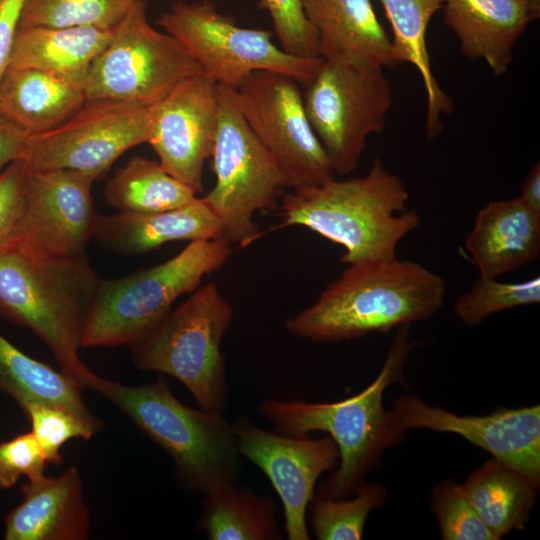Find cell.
<instances>
[{"mask_svg":"<svg viewBox=\"0 0 540 540\" xmlns=\"http://www.w3.org/2000/svg\"><path fill=\"white\" fill-rule=\"evenodd\" d=\"M100 279L86 253L52 255L19 243L0 251V315L30 329L60 370L89 389L99 375L79 350Z\"/></svg>","mask_w":540,"mask_h":540,"instance_id":"6da1fadb","label":"cell"},{"mask_svg":"<svg viewBox=\"0 0 540 540\" xmlns=\"http://www.w3.org/2000/svg\"><path fill=\"white\" fill-rule=\"evenodd\" d=\"M445 283L420 263L397 255L348 264L308 308L289 318L295 336L341 341L387 333L436 314Z\"/></svg>","mask_w":540,"mask_h":540,"instance_id":"7a4b0ae2","label":"cell"},{"mask_svg":"<svg viewBox=\"0 0 540 540\" xmlns=\"http://www.w3.org/2000/svg\"><path fill=\"white\" fill-rule=\"evenodd\" d=\"M408 199L402 179L377 158L364 176L332 178L287 192L277 228H309L345 248L343 263L390 257L420 225V216L407 210Z\"/></svg>","mask_w":540,"mask_h":540,"instance_id":"3957f363","label":"cell"},{"mask_svg":"<svg viewBox=\"0 0 540 540\" xmlns=\"http://www.w3.org/2000/svg\"><path fill=\"white\" fill-rule=\"evenodd\" d=\"M411 325L397 328L382 369L374 381L358 394L331 403L265 400L259 413L271 421L278 433L306 435L329 433L339 451L340 465L323 484L321 496L343 499L363 484L362 479L381 452L401 439L391 411H385L383 394L402 377L403 366L415 341L409 339Z\"/></svg>","mask_w":540,"mask_h":540,"instance_id":"277c9868","label":"cell"},{"mask_svg":"<svg viewBox=\"0 0 540 540\" xmlns=\"http://www.w3.org/2000/svg\"><path fill=\"white\" fill-rule=\"evenodd\" d=\"M91 389L169 454L189 490L207 494L235 484L240 453L233 425L222 412L182 404L164 380L129 386L98 376Z\"/></svg>","mask_w":540,"mask_h":540,"instance_id":"5b68a950","label":"cell"},{"mask_svg":"<svg viewBox=\"0 0 540 540\" xmlns=\"http://www.w3.org/2000/svg\"><path fill=\"white\" fill-rule=\"evenodd\" d=\"M223 237L190 242L156 266L116 279H100L82 348L130 345L156 326L183 294L201 285L230 257Z\"/></svg>","mask_w":540,"mask_h":540,"instance_id":"8992f818","label":"cell"},{"mask_svg":"<svg viewBox=\"0 0 540 540\" xmlns=\"http://www.w3.org/2000/svg\"><path fill=\"white\" fill-rule=\"evenodd\" d=\"M233 308L213 283L200 285L148 333L129 345L134 365L176 378L200 408L223 412L227 401L222 337Z\"/></svg>","mask_w":540,"mask_h":540,"instance_id":"52a82bcc","label":"cell"},{"mask_svg":"<svg viewBox=\"0 0 540 540\" xmlns=\"http://www.w3.org/2000/svg\"><path fill=\"white\" fill-rule=\"evenodd\" d=\"M218 125L212 151L214 187L202 197L218 218L222 237L245 247L262 233L253 216L272 210L286 187L273 158L255 136L235 97V88L218 84Z\"/></svg>","mask_w":540,"mask_h":540,"instance_id":"ba28073f","label":"cell"},{"mask_svg":"<svg viewBox=\"0 0 540 540\" xmlns=\"http://www.w3.org/2000/svg\"><path fill=\"white\" fill-rule=\"evenodd\" d=\"M145 0H134L111 41L90 67L82 88L87 101L150 107L185 79L202 73L173 36L150 25Z\"/></svg>","mask_w":540,"mask_h":540,"instance_id":"9c48e42d","label":"cell"},{"mask_svg":"<svg viewBox=\"0 0 540 540\" xmlns=\"http://www.w3.org/2000/svg\"><path fill=\"white\" fill-rule=\"evenodd\" d=\"M380 64L323 60L305 86L304 105L334 174L354 171L367 138L385 129L392 87Z\"/></svg>","mask_w":540,"mask_h":540,"instance_id":"30bf717a","label":"cell"},{"mask_svg":"<svg viewBox=\"0 0 540 540\" xmlns=\"http://www.w3.org/2000/svg\"><path fill=\"white\" fill-rule=\"evenodd\" d=\"M157 23L217 84L236 87L248 74L264 70L289 75L306 86L323 61L287 54L272 41V32L238 26L211 0L175 1Z\"/></svg>","mask_w":540,"mask_h":540,"instance_id":"8fae6325","label":"cell"},{"mask_svg":"<svg viewBox=\"0 0 540 540\" xmlns=\"http://www.w3.org/2000/svg\"><path fill=\"white\" fill-rule=\"evenodd\" d=\"M300 85L289 75L262 70L234 87L246 122L292 189L318 185L334 175L308 119Z\"/></svg>","mask_w":540,"mask_h":540,"instance_id":"7c38bea8","label":"cell"},{"mask_svg":"<svg viewBox=\"0 0 540 540\" xmlns=\"http://www.w3.org/2000/svg\"><path fill=\"white\" fill-rule=\"evenodd\" d=\"M148 109L87 101L59 126L29 135L21 158L33 171L68 169L101 179L123 153L147 143Z\"/></svg>","mask_w":540,"mask_h":540,"instance_id":"4fadbf2b","label":"cell"},{"mask_svg":"<svg viewBox=\"0 0 540 540\" xmlns=\"http://www.w3.org/2000/svg\"><path fill=\"white\" fill-rule=\"evenodd\" d=\"M218 84L199 73L148 109L147 143L161 166L195 194L211 158L218 125Z\"/></svg>","mask_w":540,"mask_h":540,"instance_id":"5bb4252c","label":"cell"},{"mask_svg":"<svg viewBox=\"0 0 540 540\" xmlns=\"http://www.w3.org/2000/svg\"><path fill=\"white\" fill-rule=\"evenodd\" d=\"M233 428L240 455L264 472L281 498L288 539H310L306 510L321 474L337 465L334 440L269 432L243 418Z\"/></svg>","mask_w":540,"mask_h":540,"instance_id":"9a60e30c","label":"cell"},{"mask_svg":"<svg viewBox=\"0 0 540 540\" xmlns=\"http://www.w3.org/2000/svg\"><path fill=\"white\" fill-rule=\"evenodd\" d=\"M404 432L426 428L455 433L515 468L540 486V406L501 408L484 416H461L401 395L391 411Z\"/></svg>","mask_w":540,"mask_h":540,"instance_id":"2e32d148","label":"cell"},{"mask_svg":"<svg viewBox=\"0 0 540 540\" xmlns=\"http://www.w3.org/2000/svg\"><path fill=\"white\" fill-rule=\"evenodd\" d=\"M94 179L68 169H29L19 244L60 256L86 253L96 212Z\"/></svg>","mask_w":540,"mask_h":540,"instance_id":"e0dca14e","label":"cell"},{"mask_svg":"<svg viewBox=\"0 0 540 540\" xmlns=\"http://www.w3.org/2000/svg\"><path fill=\"white\" fill-rule=\"evenodd\" d=\"M443 8L462 54L483 60L500 76L512 63L517 41L539 17L540 0H444Z\"/></svg>","mask_w":540,"mask_h":540,"instance_id":"ac0fdd59","label":"cell"},{"mask_svg":"<svg viewBox=\"0 0 540 540\" xmlns=\"http://www.w3.org/2000/svg\"><path fill=\"white\" fill-rule=\"evenodd\" d=\"M22 502L5 517V540H86L90 511L80 472L70 466L57 477L45 474L22 485Z\"/></svg>","mask_w":540,"mask_h":540,"instance_id":"d6986e66","label":"cell"},{"mask_svg":"<svg viewBox=\"0 0 540 540\" xmlns=\"http://www.w3.org/2000/svg\"><path fill=\"white\" fill-rule=\"evenodd\" d=\"M222 237L221 225L203 198L170 210L96 214L92 238L104 249L123 255L149 252L172 241Z\"/></svg>","mask_w":540,"mask_h":540,"instance_id":"ffe728a7","label":"cell"},{"mask_svg":"<svg viewBox=\"0 0 540 540\" xmlns=\"http://www.w3.org/2000/svg\"><path fill=\"white\" fill-rule=\"evenodd\" d=\"M464 245L479 276L515 271L540 254V214L518 197L489 202L477 212Z\"/></svg>","mask_w":540,"mask_h":540,"instance_id":"44dd1931","label":"cell"},{"mask_svg":"<svg viewBox=\"0 0 540 540\" xmlns=\"http://www.w3.org/2000/svg\"><path fill=\"white\" fill-rule=\"evenodd\" d=\"M318 34L323 60L358 64H399L392 41L370 0H300Z\"/></svg>","mask_w":540,"mask_h":540,"instance_id":"7402d4cb","label":"cell"},{"mask_svg":"<svg viewBox=\"0 0 540 540\" xmlns=\"http://www.w3.org/2000/svg\"><path fill=\"white\" fill-rule=\"evenodd\" d=\"M85 103L82 85L40 70L8 67L0 79V111L29 135L59 126Z\"/></svg>","mask_w":540,"mask_h":540,"instance_id":"603a6c76","label":"cell"},{"mask_svg":"<svg viewBox=\"0 0 540 540\" xmlns=\"http://www.w3.org/2000/svg\"><path fill=\"white\" fill-rule=\"evenodd\" d=\"M112 35L113 30L96 27L20 28L9 67L36 69L82 85Z\"/></svg>","mask_w":540,"mask_h":540,"instance_id":"cb8c5ba5","label":"cell"},{"mask_svg":"<svg viewBox=\"0 0 540 540\" xmlns=\"http://www.w3.org/2000/svg\"><path fill=\"white\" fill-rule=\"evenodd\" d=\"M379 1L392 27L391 41L399 64H412L422 78L427 98L426 136L434 139L443 130L442 115L453 109V102L439 87L432 72L426 41L428 25L443 8L444 0Z\"/></svg>","mask_w":540,"mask_h":540,"instance_id":"d4e9b609","label":"cell"},{"mask_svg":"<svg viewBox=\"0 0 540 540\" xmlns=\"http://www.w3.org/2000/svg\"><path fill=\"white\" fill-rule=\"evenodd\" d=\"M84 387L74 378L34 359L0 334V390L21 407L32 402L67 410L98 432L103 422L85 403Z\"/></svg>","mask_w":540,"mask_h":540,"instance_id":"484cf974","label":"cell"},{"mask_svg":"<svg viewBox=\"0 0 540 540\" xmlns=\"http://www.w3.org/2000/svg\"><path fill=\"white\" fill-rule=\"evenodd\" d=\"M460 486L496 540L525 527L539 490L528 477L495 458L472 472Z\"/></svg>","mask_w":540,"mask_h":540,"instance_id":"4316f807","label":"cell"},{"mask_svg":"<svg viewBox=\"0 0 540 540\" xmlns=\"http://www.w3.org/2000/svg\"><path fill=\"white\" fill-rule=\"evenodd\" d=\"M198 525L211 540L281 539L274 501L235 484L205 494Z\"/></svg>","mask_w":540,"mask_h":540,"instance_id":"83f0119b","label":"cell"},{"mask_svg":"<svg viewBox=\"0 0 540 540\" xmlns=\"http://www.w3.org/2000/svg\"><path fill=\"white\" fill-rule=\"evenodd\" d=\"M104 197L120 212H157L184 206L197 194L170 175L159 161L135 156L108 180Z\"/></svg>","mask_w":540,"mask_h":540,"instance_id":"f1b7e54d","label":"cell"},{"mask_svg":"<svg viewBox=\"0 0 540 540\" xmlns=\"http://www.w3.org/2000/svg\"><path fill=\"white\" fill-rule=\"evenodd\" d=\"M134 0H27L20 28L96 27L113 30Z\"/></svg>","mask_w":540,"mask_h":540,"instance_id":"f546056e","label":"cell"},{"mask_svg":"<svg viewBox=\"0 0 540 540\" xmlns=\"http://www.w3.org/2000/svg\"><path fill=\"white\" fill-rule=\"evenodd\" d=\"M350 499H332L318 495L314 499L312 526L320 540L361 539L369 513L384 502L385 489L379 485L362 484Z\"/></svg>","mask_w":540,"mask_h":540,"instance_id":"4dcf8cb0","label":"cell"},{"mask_svg":"<svg viewBox=\"0 0 540 540\" xmlns=\"http://www.w3.org/2000/svg\"><path fill=\"white\" fill-rule=\"evenodd\" d=\"M539 302V276L513 283L479 276L474 285L457 298L454 311L463 323L472 326L495 313Z\"/></svg>","mask_w":540,"mask_h":540,"instance_id":"1f68e13d","label":"cell"},{"mask_svg":"<svg viewBox=\"0 0 540 540\" xmlns=\"http://www.w3.org/2000/svg\"><path fill=\"white\" fill-rule=\"evenodd\" d=\"M31 432L43 450L48 464L63 462L61 449L73 439H91L98 431L77 415L46 403L32 402L22 408Z\"/></svg>","mask_w":540,"mask_h":540,"instance_id":"d6a6232c","label":"cell"},{"mask_svg":"<svg viewBox=\"0 0 540 540\" xmlns=\"http://www.w3.org/2000/svg\"><path fill=\"white\" fill-rule=\"evenodd\" d=\"M432 509L444 540H496L466 499L460 485L444 481L432 492Z\"/></svg>","mask_w":540,"mask_h":540,"instance_id":"836d02e7","label":"cell"},{"mask_svg":"<svg viewBox=\"0 0 540 540\" xmlns=\"http://www.w3.org/2000/svg\"><path fill=\"white\" fill-rule=\"evenodd\" d=\"M258 6L269 13L284 52L304 59L321 58L318 34L300 0H259Z\"/></svg>","mask_w":540,"mask_h":540,"instance_id":"e575fe53","label":"cell"},{"mask_svg":"<svg viewBox=\"0 0 540 540\" xmlns=\"http://www.w3.org/2000/svg\"><path fill=\"white\" fill-rule=\"evenodd\" d=\"M28 174L22 158L0 172V251L19 242Z\"/></svg>","mask_w":540,"mask_h":540,"instance_id":"d590c367","label":"cell"},{"mask_svg":"<svg viewBox=\"0 0 540 540\" xmlns=\"http://www.w3.org/2000/svg\"><path fill=\"white\" fill-rule=\"evenodd\" d=\"M47 459L30 431L0 443V488L10 489L25 476L29 480L45 474Z\"/></svg>","mask_w":540,"mask_h":540,"instance_id":"8d00e7d4","label":"cell"},{"mask_svg":"<svg viewBox=\"0 0 540 540\" xmlns=\"http://www.w3.org/2000/svg\"><path fill=\"white\" fill-rule=\"evenodd\" d=\"M27 0H0V79L10 60Z\"/></svg>","mask_w":540,"mask_h":540,"instance_id":"74e56055","label":"cell"},{"mask_svg":"<svg viewBox=\"0 0 540 540\" xmlns=\"http://www.w3.org/2000/svg\"><path fill=\"white\" fill-rule=\"evenodd\" d=\"M29 134L0 111V172L23 155Z\"/></svg>","mask_w":540,"mask_h":540,"instance_id":"f35d334b","label":"cell"},{"mask_svg":"<svg viewBox=\"0 0 540 540\" xmlns=\"http://www.w3.org/2000/svg\"><path fill=\"white\" fill-rule=\"evenodd\" d=\"M521 202L540 214V164L536 162L529 170L518 196Z\"/></svg>","mask_w":540,"mask_h":540,"instance_id":"ab89813d","label":"cell"}]
</instances>
